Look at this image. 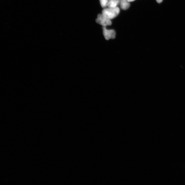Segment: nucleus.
Segmentation results:
<instances>
[{"label":"nucleus","instance_id":"obj_1","mask_svg":"<svg viewBox=\"0 0 185 185\" xmlns=\"http://www.w3.org/2000/svg\"><path fill=\"white\" fill-rule=\"evenodd\" d=\"M120 11L119 8H105L102 11V14L110 20L115 18L119 15Z\"/></svg>","mask_w":185,"mask_h":185},{"label":"nucleus","instance_id":"obj_2","mask_svg":"<svg viewBox=\"0 0 185 185\" xmlns=\"http://www.w3.org/2000/svg\"><path fill=\"white\" fill-rule=\"evenodd\" d=\"M96 21L99 24L103 27H106L107 25H110L112 24V22L110 19L105 16L102 14H99Z\"/></svg>","mask_w":185,"mask_h":185},{"label":"nucleus","instance_id":"obj_3","mask_svg":"<svg viewBox=\"0 0 185 185\" xmlns=\"http://www.w3.org/2000/svg\"><path fill=\"white\" fill-rule=\"evenodd\" d=\"M103 33L105 39L106 40L114 39L116 37V32L114 30H108L106 27H103Z\"/></svg>","mask_w":185,"mask_h":185},{"label":"nucleus","instance_id":"obj_4","mask_svg":"<svg viewBox=\"0 0 185 185\" xmlns=\"http://www.w3.org/2000/svg\"><path fill=\"white\" fill-rule=\"evenodd\" d=\"M120 4L121 8L123 10L128 9L130 6L129 2L127 0H120Z\"/></svg>","mask_w":185,"mask_h":185},{"label":"nucleus","instance_id":"obj_5","mask_svg":"<svg viewBox=\"0 0 185 185\" xmlns=\"http://www.w3.org/2000/svg\"><path fill=\"white\" fill-rule=\"evenodd\" d=\"M120 0H109L107 7L109 8H116L120 4Z\"/></svg>","mask_w":185,"mask_h":185},{"label":"nucleus","instance_id":"obj_6","mask_svg":"<svg viewBox=\"0 0 185 185\" xmlns=\"http://www.w3.org/2000/svg\"><path fill=\"white\" fill-rule=\"evenodd\" d=\"M109 0H100V3L102 7L106 8L107 6V4Z\"/></svg>","mask_w":185,"mask_h":185},{"label":"nucleus","instance_id":"obj_7","mask_svg":"<svg viewBox=\"0 0 185 185\" xmlns=\"http://www.w3.org/2000/svg\"><path fill=\"white\" fill-rule=\"evenodd\" d=\"M156 1L158 3H161L163 1V0H156Z\"/></svg>","mask_w":185,"mask_h":185},{"label":"nucleus","instance_id":"obj_8","mask_svg":"<svg viewBox=\"0 0 185 185\" xmlns=\"http://www.w3.org/2000/svg\"><path fill=\"white\" fill-rule=\"evenodd\" d=\"M127 1H128L129 2H133L135 1V0H127Z\"/></svg>","mask_w":185,"mask_h":185}]
</instances>
